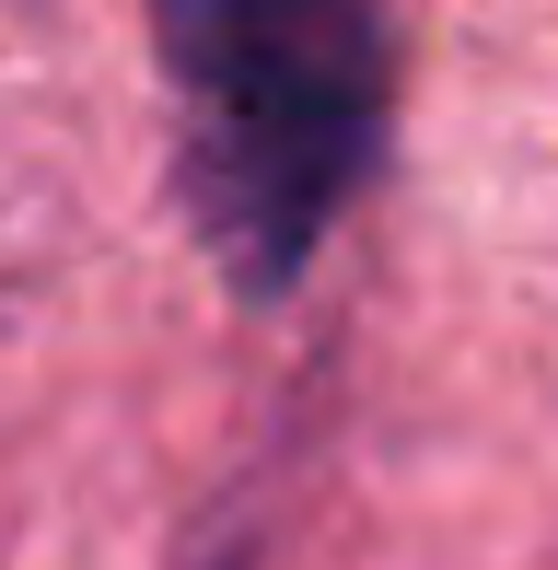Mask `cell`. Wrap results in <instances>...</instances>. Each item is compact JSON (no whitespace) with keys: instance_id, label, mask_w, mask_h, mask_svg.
<instances>
[{"instance_id":"obj_1","label":"cell","mask_w":558,"mask_h":570,"mask_svg":"<svg viewBox=\"0 0 558 570\" xmlns=\"http://www.w3.org/2000/svg\"><path fill=\"white\" fill-rule=\"evenodd\" d=\"M187 222L233 292H291L385 164V0H151Z\"/></svg>"}]
</instances>
